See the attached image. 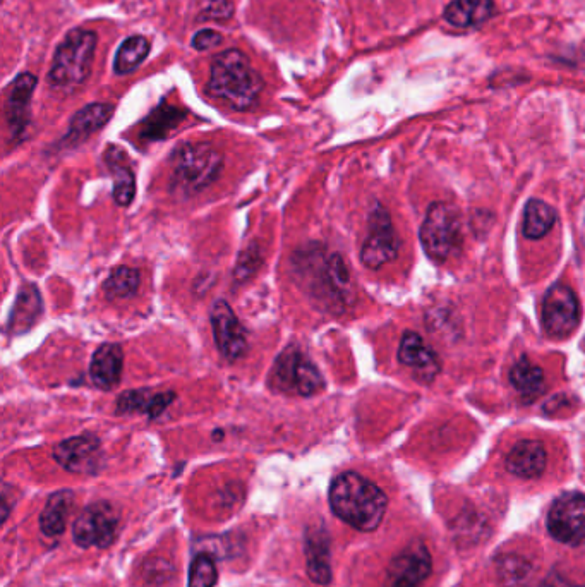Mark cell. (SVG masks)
Here are the masks:
<instances>
[{
  "instance_id": "6da1fadb",
  "label": "cell",
  "mask_w": 585,
  "mask_h": 587,
  "mask_svg": "<svg viewBox=\"0 0 585 587\" xmlns=\"http://www.w3.org/2000/svg\"><path fill=\"white\" fill-rule=\"evenodd\" d=\"M263 88L265 81L242 50H225L213 59L206 83L208 97L220 100L230 109L246 112L258 105Z\"/></svg>"
},
{
  "instance_id": "7a4b0ae2",
  "label": "cell",
  "mask_w": 585,
  "mask_h": 587,
  "mask_svg": "<svg viewBox=\"0 0 585 587\" xmlns=\"http://www.w3.org/2000/svg\"><path fill=\"white\" fill-rule=\"evenodd\" d=\"M328 498L340 521L364 533L380 526L388 507L385 493L357 473H344L333 479Z\"/></svg>"
},
{
  "instance_id": "3957f363",
  "label": "cell",
  "mask_w": 585,
  "mask_h": 587,
  "mask_svg": "<svg viewBox=\"0 0 585 587\" xmlns=\"http://www.w3.org/2000/svg\"><path fill=\"white\" fill-rule=\"evenodd\" d=\"M95 31L74 28L69 31L57 49L47 81L54 90L74 93L90 79L97 52Z\"/></svg>"
},
{
  "instance_id": "277c9868",
  "label": "cell",
  "mask_w": 585,
  "mask_h": 587,
  "mask_svg": "<svg viewBox=\"0 0 585 587\" xmlns=\"http://www.w3.org/2000/svg\"><path fill=\"white\" fill-rule=\"evenodd\" d=\"M172 182L182 193L196 194L217 181L224 155L210 143H182L170 155Z\"/></svg>"
},
{
  "instance_id": "5b68a950",
  "label": "cell",
  "mask_w": 585,
  "mask_h": 587,
  "mask_svg": "<svg viewBox=\"0 0 585 587\" xmlns=\"http://www.w3.org/2000/svg\"><path fill=\"white\" fill-rule=\"evenodd\" d=\"M419 236L429 258L447 261L462 246L459 213L447 203H433L426 213Z\"/></svg>"
},
{
  "instance_id": "8992f818",
  "label": "cell",
  "mask_w": 585,
  "mask_h": 587,
  "mask_svg": "<svg viewBox=\"0 0 585 587\" xmlns=\"http://www.w3.org/2000/svg\"><path fill=\"white\" fill-rule=\"evenodd\" d=\"M273 387L285 394L311 397L318 394L325 382L313 361L297 347H287L273 364Z\"/></svg>"
},
{
  "instance_id": "52a82bcc",
  "label": "cell",
  "mask_w": 585,
  "mask_h": 587,
  "mask_svg": "<svg viewBox=\"0 0 585 587\" xmlns=\"http://www.w3.org/2000/svg\"><path fill=\"white\" fill-rule=\"evenodd\" d=\"M119 526V512L109 502L88 505L74 522L73 538L79 548H109Z\"/></svg>"
},
{
  "instance_id": "ba28073f",
  "label": "cell",
  "mask_w": 585,
  "mask_h": 587,
  "mask_svg": "<svg viewBox=\"0 0 585 587\" xmlns=\"http://www.w3.org/2000/svg\"><path fill=\"white\" fill-rule=\"evenodd\" d=\"M548 529L563 545L585 548V497L580 493L561 495L549 509Z\"/></svg>"
},
{
  "instance_id": "9c48e42d",
  "label": "cell",
  "mask_w": 585,
  "mask_h": 587,
  "mask_svg": "<svg viewBox=\"0 0 585 587\" xmlns=\"http://www.w3.org/2000/svg\"><path fill=\"white\" fill-rule=\"evenodd\" d=\"M400 241L385 208H374L369 215V234L362 244L361 261L364 267L378 270L399 255Z\"/></svg>"
},
{
  "instance_id": "30bf717a",
  "label": "cell",
  "mask_w": 585,
  "mask_h": 587,
  "mask_svg": "<svg viewBox=\"0 0 585 587\" xmlns=\"http://www.w3.org/2000/svg\"><path fill=\"white\" fill-rule=\"evenodd\" d=\"M580 321L579 299L567 285H553L543 303L544 330L553 337H565Z\"/></svg>"
},
{
  "instance_id": "8fae6325",
  "label": "cell",
  "mask_w": 585,
  "mask_h": 587,
  "mask_svg": "<svg viewBox=\"0 0 585 587\" xmlns=\"http://www.w3.org/2000/svg\"><path fill=\"white\" fill-rule=\"evenodd\" d=\"M54 459L69 473L93 476L103 466V450L97 436H74L55 445Z\"/></svg>"
},
{
  "instance_id": "7c38bea8",
  "label": "cell",
  "mask_w": 585,
  "mask_h": 587,
  "mask_svg": "<svg viewBox=\"0 0 585 587\" xmlns=\"http://www.w3.org/2000/svg\"><path fill=\"white\" fill-rule=\"evenodd\" d=\"M37 85L38 78L35 74L21 73L7 88L4 115L9 134L14 141H21L26 136L31 122V98Z\"/></svg>"
},
{
  "instance_id": "4fadbf2b",
  "label": "cell",
  "mask_w": 585,
  "mask_h": 587,
  "mask_svg": "<svg viewBox=\"0 0 585 587\" xmlns=\"http://www.w3.org/2000/svg\"><path fill=\"white\" fill-rule=\"evenodd\" d=\"M210 320H212L213 339L217 344L218 352L232 363L241 359L248 349V339H246V332L242 328L241 321L230 308V304L225 301H217L213 304Z\"/></svg>"
},
{
  "instance_id": "5bb4252c",
  "label": "cell",
  "mask_w": 585,
  "mask_h": 587,
  "mask_svg": "<svg viewBox=\"0 0 585 587\" xmlns=\"http://www.w3.org/2000/svg\"><path fill=\"white\" fill-rule=\"evenodd\" d=\"M431 572V557L423 543L405 548L386 569L383 587H419Z\"/></svg>"
},
{
  "instance_id": "9a60e30c",
  "label": "cell",
  "mask_w": 585,
  "mask_h": 587,
  "mask_svg": "<svg viewBox=\"0 0 585 587\" xmlns=\"http://www.w3.org/2000/svg\"><path fill=\"white\" fill-rule=\"evenodd\" d=\"M105 165L114 179V200L117 205H131L136 194V177L127 153L121 146L110 145L103 155Z\"/></svg>"
},
{
  "instance_id": "2e32d148",
  "label": "cell",
  "mask_w": 585,
  "mask_h": 587,
  "mask_svg": "<svg viewBox=\"0 0 585 587\" xmlns=\"http://www.w3.org/2000/svg\"><path fill=\"white\" fill-rule=\"evenodd\" d=\"M495 14V0H452L443 11V19L453 28L469 30L488 23Z\"/></svg>"
},
{
  "instance_id": "e0dca14e",
  "label": "cell",
  "mask_w": 585,
  "mask_h": 587,
  "mask_svg": "<svg viewBox=\"0 0 585 587\" xmlns=\"http://www.w3.org/2000/svg\"><path fill=\"white\" fill-rule=\"evenodd\" d=\"M122 366H124V354H122L121 345H100L91 358V382L102 390H112L121 382Z\"/></svg>"
},
{
  "instance_id": "ac0fdd59",
  "label": "cell",
  "mask_w": 585,
  "mask_h": 587,
  "mask_svg": "<svg viewBox=\"0 0 585 587\" xmlns=\"http://www.w3.org/2000/svg\"><path fill=\"white\" fill-rule=\"evenodd\" d=\"M546 448L537 440H524L510 450L507 457V469L517 478L534 479L543 474L546 467Z\"/></svg>"
},
{
  "instance_id": "d6986e66",
  "label": "cell",
  "mask_w": 585,
  "mask_h": 587,
  "mask_svg": "<svg viewBox=\"0 0 585 587\" xmlns=\"http://www.w3.org/2000/svg\"><path fill=\"white\" fill-rule=\"evenodd\" d=\"M114 105L110 103H90L78 110L69 122L66 141L71 145L88 140L91 134L98 133L100 129L112 119Z\"/></svg>"
},
{
  "instance_id": "ffe728a7",
  "label": "cell",
  "mask_w": 585,
  "mask_h": 587,
  "mask_svg": "<svg viewBox=\"0 0 585 587\" xmlns=\"http://www.w3.org/2000/svg\"><path fill=\"white\" fill-rule=\"evenodd\" d=\"M42 296L35 285H23L18 292V299L14 303L13 311L7 321V332L11 335H21L28 332L42 315Z\"/></svg>"
},
{
  "instance_id": "44dd1931",
  "label": "cell",
  "mask_w": 585,
  "mask_h": 587,
  "mask_svg": "<svg viewBox=\"0 0 585 587\" xmlns=\"http://www.w3.org/2000/svg\"><path fill=\"white\" fill-rule=\"evenodd\" d=\"M399 361L426 376H435L440 368V361L436 358L435 352L431 351V347L416 332L404 333L400 340Z\"/></svg>"
},
{
  "instance_id": "7402d4cb",
  "label": "cell",
  "mask_w": 585,
  "mask_h": 587,
  "mask_svg": "<svg viewBox=\"0 0 585 587\" xmlns=\"http://www.w3.org/2000/svg\"><path fill=\"white\" fill-rule=\"evenodd\" d=\"M174 399V392L151 394L148 390H127L117 399V412L119 414L143 412L148 418L157 419L169 409Z\"/></svg>"
},
{
  "instance_id": "603a6c76",
  "label": "cell",
  "mask_w": 585,
  "mask_h": 587,
  "mask_svg": "<svg viewBox=\"0 0 585 587\" xmlns=\"http://www.w3.org/2000/svg\"><path fill=\"white\" fill-rule=\"evenodd\" d=\"M306 557H308V574L311 581L326 586L332 581V567H330V551L328 538L323 527L314 526L306 536Z\"/></svg>"
},
{
  "instance_id": "cb8c5ba5",
  "label": "cell",
  "mask_w": 585,
  "mask_h": 587,
  "mask_svg": "<svg viewBox=\"0 0 585 587\" xmlns=\"http://www.w3.org/2000/svg\"><path fill=\"white\" fill-rule=\"evenodd\" d=\"M74 505V493L69 490L57 491L45 503L40 515V529L47 538H61L66 531L67 517Z\"/></svg>"
},
{
  "instance_id": "d4e9b609",
  "label": "cell",
  "mask_w": 585,
  "mask_h": 587,
  "mask_svg": "<svg viewBox=\"0 0 585 587\" xmlns=\"http://www.w3.org/2000/svg\"><path fill=\"white\" fill-rule=\"evenodd\" d=\"M186 117V112L163 102L141 124V138L157 141L167 138Z\"/></svg>"
},
{
  "instance_id": "484cf974",
  "label": "cell",
  "mask_w": 585,
  "mask_h": 587,
  "mask_svg": "<svg viewBox=\"0 0 585 587\" xmlns=\"http://www.w3.org/2000/svg\"><path fill=\"white\" fill-rule=\"evenodd\" d=\"M510 382L525 402H532L543 394L544 371L529 359L520 358L510 370Z\"/></svg>"
},
{
  "instance_id": "4316f807",
  "label": "cell",
  "mask_w": 585,
  "mask_h": 587,
  "mask_svg": "<svg viewBox=\"0 0 585 587\" xmlns=\"http://www.w3.org/2000/svg\"><path fill=\"white\" fill-rule=\"evenodd\" d=\"M151 43L148 38L141 35L129 37L121 43V47L115 52L114 71L119 76H127L134 73L150 55Z\"/></svg>"
},
{
  "instance_id": "83f0119b",
  "label": "cell",
  "mask_w": 585,
  "mask_h": 587,
  "mask_svg": "<svg viewBox=\"0 0 585 587\" xmlns=\"http://www.w3.org/2000/svg\"><path fill=\"white\" fill-rule=\"evenodd\" d=\"M556 222V213L553 206L541 200H531L525 205L524 236L527 239H541Z\"/></svg>"
},
{
  "instance_id": "f1b7e54d",
  "label": "cell",
  "mask_w": 585,
  "mask_h": 587,
  "mask_svg": "<svg viewBox=\"0 0 585 587\" xmlns=\"http://www.w3.org/2000/svg\"><path fill=\"white\" fill-rule=\"evenodd\" d=\"M139 272L136 268L117 267L103 284V292L109 299H127L138 292Z\"/></svg>"
},
{
  "instance_id": "f546056e",
  "label": "cell",
  "mask_w": 585,
  "mask_h": 587,
  "mask_svg": "<svg viewBox=\"0 0 585 587\" xmlns=\"http://www.w3.org/2000/svg\"><path fill=\"white\" fill-rule=\"evenodd\" d=\"M218 581V570L212 555L198 553L193 558L189 569L187 587H215Z\"/></svg>"
},
{
  "instance_id": "4dcf8cb0",
  "label": "cell",
  "mask_w": 585,
  "mask_h": 587,
  "mask_svg": "<svg viewBox=\"0 0 585 587\" xmlns=\"http://www.w3.org/2000/svg\"><path fill=\"white\" fill-rule=\"evenodd\" d=\"M234 16V2L232 0H200L196 21H229Z\"/></svg>"
},
{
  "instance_id": "1f68e13d",
  "label": "cell",
  "mask_w": 585,
  "mask_h": 587,
  "mask_svg": "<svg viewBox=\"0 0 585 587\" xmlns=\"http://www.w3.org/2000/svg\"><path fill=\"white\" fill-rule=\"evenodd\" d=\"M224 42V37L218 33V31L212 30V28H205L200 30L193 37L194 50L198 52H208V50L217 49L220 43Z\"/></svg>"
},
{
  "instance_id": "d6a6232c",
  "label": "cell",
  "mask_w": 585,
  "mask_h": 587,
  "mask_svg": "<svg viewBox=\"0 0 585 587\" xmlns=\"http://www.w3.org/2000/svg\"><path fill=\"white\" fill-rule=\"evenodd\" d=\"M258 253H260L258 249H256V251H253V249L244 251V255L241 256V260H239V263H237L236 268V279L239 280V282H242L244 279H248L249 275H251V273H253L254 270L258 268V265H260V260L253 261V258H256Z\"/></svg>"
}]
</instances>
